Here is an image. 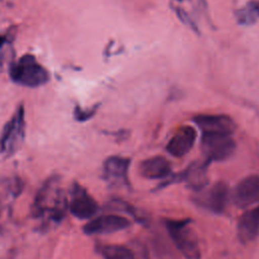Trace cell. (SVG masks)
Returning a JSON list of instances; mask_svg holds the SVG:
<instances>
[{"mask_svg": "<svg viewBox=\"0 0 259 259\" xmlns=\"http://www.w3.org/2000/svg\"><path fill=\"white\" fill-rule=\"evenodd\" d=\"M68 210V195L59 176L49 177L37 190L32 205L31 213L35 220L44 225L58 224Z\"/></svg>", "mask_w": 259, "mask_h": 259, "instance_id": "1", "label": "cell"}, {"mask_svg": "<svg viewBox=\"0 0 259 259\" xmlns=\"http://www.w3.org/2000/svg\"><path fill=\"white\" fill-rule=\"evenodd\" d=\"M165 228L178 251L186 259H199L200 247L196 232L189 219H166Z\"/></svg>", "mask_w": 259, "mask_h": 259, "instance_id": "2", "label": "cell"}, {"mask_svg": "<svg viewBox=\"0 0 259 259\" xmlns=\"http://www.w3.org/2000/svg\"><path fill=\"white\" fill-rule=\"evenodd\" d=\"M9 77L15 84L35 88L46 84L50 74L34 56L26 54L10 64Z\"/></svg>", "mask_w": 259, "mask_h": 259, "instance_id": "3", "label": "cell"}, {"mask_svg": "<svg viewBox=\"0 0 259 259\" xmlns=\"http://www.w3.org/2000/svg\"><path fill=\"white\" fill-rule=\"evenodd\" d=\"M25 136V112L19 105L0 134V154L5 157L14 155L22 146Z\"/></svg>", "mask_w": 259, "mask_h": 259, "instance_id": "4", "label": "cell"}, {"mask_svg": "<svg viewBox=\"0 0 259 259\" xmlns=\"http://www.w3.org/2000/svg\"><path fill=\"white\" fill-rule=\"evenodd\" d=\"M197 192L194 198L195 203L215 214H222L231 199V191L224 181H218L206 190L202 189Z\"/></svg>", "mask_w": 259, "mask_h": 259, "instance_id": "5", "label": "cell"}, {"mask_svg": "<svg viewBox=\"0 0 259 259\" xmlns=\"http://www.w3.org/2000/svg\"><path fill=\"white\" fill-rule=\"evenodd\" d=\"M68 197V209L79 220L92 219L98 211L97 201L87 192V190L75 182L70 189Z\"/></svg>", "mask_w": 259, "mask_h": 259, "instance_id": "6", "label": "cell"}, {"mask_svg": "<svg viewBox=\"0 0 259 259\" xmlns=\"http://www.w3.org/2000/svg\"><path fill=\"white\" fill-rule=\"evenodd\" d=\"M201 147L208 161H224L234 153L236 144L230 134H202Z\"/></svg>", "mask_w": 259, "mask_h": 259, "instance_id": "7", "label": "cell"}, {"mask_svg": "<svg viewBox=\"0 0 259 259\" xmlns=\"http://www.w3.org/2000/svg\"><path fill=\"white\" fill-rule=\"evenodd\" d=\"M131 226V222L125 217L106 213L92 218L83 227V232L86 235H105L124 230Z\"/></svg>", "mask_w": 259, "mask_h": 259, "instance_id": "8", "label": "cell"}, {"mask_svg": "<svg viewBox=\"0 0 259 259\" xmlns=\"http://www.w3.org/2000/svg\"><path fill=\"white\" fill-rule=\"evenodd\" d=\"M231 199L239 208H247L259 202V176L249 175L240 180L231 192Z\"/></svg>", "mask_w": 259, "mask_h": 259, "instance_id": "9", "label": "cell"}, {"mask_svg": "<svg viewBox=\"0 0 259 259\" xmlns=\"http://www.w3.org/2000/svg\"><path fill=\"white\" fill-rule=\"evenodd\" d=\"M130 159L120 156H111L103 163L102 176L104 180L113 186H122L128 184Z\"/></svg>", "mask_w": 259, "mask_h": 259, "instance_id": "10", "label": "cell"}, {"mask_svg": "<svg viewBox=\"0 0 259 259\" xmlns=\"http://www.w3.org/2000/svg\"><path fill=\"white\" fill-rule=\"evenodd\" d=\"M196 141V131L189 125L180 127L167 144L166 150L173 157L185 156L194 146Z\"/></svg>", "mask_w": 259, "mask_h": 259, "instance_id": "11", "label": "cell"}, {"mask_svg": "<svg viewBox=\"0 0 259 259\" xmlns=\"http://www.w3.org/2000/svg\"><path fill=\"white\" fill-rule=\"evenodd\" d=\"M237 235L244 243L254 241L259 235V205L247 209L242 213L237 225Z\"/></svg>", "mask_w": 259, "mask_h": 259, "instance_id": "12", "label": "cell"}, {"mask_svg": "<svg viewBox=\"0 0 259 259\" xmlns=\"http://www.w3.org/2000/svg\"><path fill=\"white\" fill-rule=\"evenodd\" d=\"M202 134H232L235 130L233 119L222 114H202L194 118Z\"/></svg>", "mask_w": 259, "mask_h": 259, "instance_id": "13", "label": "cell"}, {"mask_svg": "<svg viewBox=\"0 0 259 259\" xmlns=\"http://www.w3.org/2000/svg\"><path fill=\"white\" fill-rule=\"evenodd\" d=\"M139 171L147 179H163L170 175L171 164L163 156H154L142 161Z\"/></svg>", "mask_w": 259, "mask_h": 259, "instance_id": "14", "label": "cell"}, {"mask_svg": "<svg viewBox=\"0 0 259 259\" xmlns=\"http://www.w3.org/2000/svg\"><path fill=\"white\" fill-rule=\"evenodd\" d=\"M181 180L186 182L187 186L194 191H200L207 184L205 165L194 163L190 165L182 174Z\"/></svg>", "mask_w": 259, "mask_h": 259, "instance_id": "15", "label": "cell"}, {"mask_svg": "<svg viewBox=\"0 0 259 259\" xmlns=\"http://www.w3.org/2000/svg\"><path fill=\"white\" fill-rule=\"evenodd\" d=\"M96 250L103 259H139L135 252L124 245L100 244Z\"/></svg>", "mask_w": 259, "mask_h": 259, "instance_id": "16", "label": "cell"}, {"mask_svg": "<svg viewBox=\"0 0 259 259\" xmlns=\"http://www.w3.org/2000/svg\"><path fill=\"white\" fill-rule=\"evenodd\" d=\"M9 45V39L7 35H0V63L3 62L4 59V51L5 48Z\"/></svg>", "mask_w": 259, "mask_h": 259, "instance_id": "17", "label": "cell"}]
</instances>
